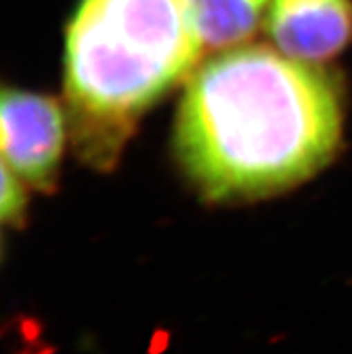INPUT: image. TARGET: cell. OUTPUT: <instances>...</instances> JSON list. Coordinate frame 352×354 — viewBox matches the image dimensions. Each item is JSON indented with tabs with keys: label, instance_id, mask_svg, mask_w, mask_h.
<instances>
[{
	"label": "cell",
	"instance_id": "cell-1",
	"mask_svg": "<svg viewBox=\"0 0 352 354\" xmlns=\"http://www.w3.org/2000/svg\"><path fill=\"white\" fill-rule=\"evenodd\" d=\"M335 76L263 45L216 54L189 77L176 157L210 202L275 194L318 173L342 142Z\"/></svg>",
	"mask_w": 352,
	"mask_h": 354
},
{
	"label": "cell",
	"instance_id": "cell-2",
	"mask_svg": "<svg viewBox=\"0 0 352 354\" xmlns=\"http://www.w3.org/2000/svg\"><path fill=\"white\" fill-rule=\"evenodd\" d=\"M201 50L189 0H81L65 41L77 155L112 169L142 113L191 74Z\"/></svg>",
	"mask_w": 352,
	"mask_h": 354
},
{
	"label": "cell",
	"instance_id": "cell-3",
	"mask_svg": "<svg viewBox=\"0 0 352 354\" xmlns=\"http://www.w3.org/2000/svg\"><path fill=\"white\" fill-rule=\"evenodd\" d=\"M2 160L44 193L56 187L67 121L59 103L49 95L6 86L0 101Z\"/></svg>",
	"mask_w": 352,
	"mask_h": 354
},
{
	"label": "cell",
	"instance_id": "cell-4",
	"mask_svg": "<svg viewBox=\"0 0 352 354\" xmlns=\"http://www.w3.org/2000/svg\"><path fill=\"white\" fill-rule=\"evenodd\" d=\"M266 29L286 56L326 62L352 45V0H272Z\"/></svg>",
	"mask_w": 352,
	"mask_h": 354
},
{
	"label": "cell",
	"instance_id": "cell-5",
	"mask_svg": "<svg viewBox=\"0 0 352 354\" xmlns=\"http://www.w3.org/2000/svg\"><path fill=\"white\" fill-rule=\"evenodd\" d=\"M205 49H232L257 31L272 0H189Z\"/></svg>",
	"mask_w": 352,
	"mask_h": 354
},
{
	"label": "cell",
	"instance_id": "cell-6",
	"mask_svg": "<svg viewBox=\"0 0 352 354\" xmlns=\"http://www.w3.org/2000/svg\"><path fill=\"white\" fill-rule=\"evenodd\" d=\"M26 182L2 160V200L0 218L2 223L11 227H22L27 212Z\"/></svg>",
	"mask_w": 352,
	"mask_h": 354
}]
</instances>
